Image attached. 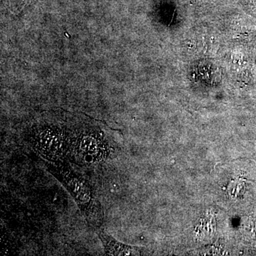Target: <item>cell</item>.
<instances>
[{"label":"cell","mask_w":256,"mask_h":256,"mask_svg":"<svg viewBox=\"0 0 256 256\" xmlns=\"http://www.w3.org/2000/svg\"><path fill=\"white\" fill-rule=\"evenodd\" d=\"M73 116L69 162L94 166L112 160L118 150V131L85 114Z\"/></svg>","instance_id":"6da1fadb"},{"label":"cell","mask_w":256,"mask_h":256,"mask_svg":"<svg viewBox=\"0 0 256 256\" xmlns=\"http://www.w3.org/2000/svg\"><path fill=\"white\" fill-rule=\"evenodd\" d=\"M72 112L58 110L44 112L30 126L26 141L50 162L69 163Z\"/></svg>","instance_id":"7a4b0ae2"},{"label":"cell","mask_w":256,"mask_h":256,"mask_svg":"<svg viewBox=\"0 0 256 256\" xmlns=\"http://www.w3.org/2000/svg\"><path fill=\"white\" fill-rule=\"evenodd\" d=\"M45 166L47 171L70 194L88 223L98 227L102 223V210L100 202L88 180L74 170L69 163L46 161Z\"/></svg>","instance_id":"3957f363"},{"label":"cell","mask_w":256,"mask_h":256,"mask_svg":"<svg viewBox=\"0 0 256 256\" xmlns=\"http://www.w3.org/2000/svg\"><path fill=\"white\" fill-rule=\"evenodd\" d=\"M97 235L102 244L105 256L142 255V250L139 247L132 246L119 242L102 229L98 228Z\"/></svg>","instance_id":"277c9868"}]
</instances>
